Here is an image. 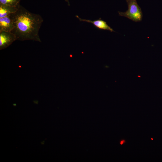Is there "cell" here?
Instances as JSON below:
<instances>
[{
	"instance_id": "6",
	"label": "cell",
	"mask_w": 162,
	"mask_h": 162,
	"mask_svg": "<svg viewBox=\"0 0 162 162\" xmlns=\"http://www.w3.org/2000/svg\"><path fill=\"white\" fill-rule=\"evenodd\" d=\"M19 7L0 4V18L7 16L16 12L18 10Z\"/></svg>"
},
{
	"instance_id": "2",
	"label": "cell",
	"mask_w": 162,
	"mask_h": 162,
	"mask_svg": "<svg viewBox=\"0 0 162 162\" xmlns=\"http://www.w3.org/2000/svg\"><path fill=\"white\" fill-rule=\"evenodd\" d=\"M126 1L128 9L125 12L118 11L119 15L127 17L135 22L141 21L143 16L142 13L136 0H126Z\"/></svg>"
},
{
	"instance_id": "5",
	"label": "cell",
	"mask_w": 162,
	"mask_h": 162,
	"mask_svg": "<svg viewBox=\"0 0 162 162\" xmlns=\"http://www.w3.org/2000/svg\"><path fill=\"white\" fill-rule=\"evenodd\" d=\"M14 28L13 20L10 14L0 18V31L11 32Z\"/></svg>"
},
{
	"instance_id": "8",
	"label": "cell",
	"mask_w": 162,
	"mask_h": 162,
	"mask_svg": "<svg viewBox=\"0 0 162 162\" xmlns=\"http://www.w3.org/2000/svg\"><path fill=\"white\" fill-rule=\"evenodd\" d=\"M124 140H122L120 144L121 145H122L123 143L124 142Z\"/></svg>"
},
{
	"instance_id": "9",
	"label": "cell",
	"mask_w": 162,
	"mask_h": 162,
	"mask_svg": "<svg viewBox=\"0 0 162 162\" xmlns=\"http://www.w3.org/2000/svg\"><path fill=\"white\" fill-rule=\"evenodd\" d=\"M66 1L68 2V5L70 6V4L69 2V0H66Z\"/></svg>"
},
{
	"instance_id": "7",
	"label": "cell",
	"mask_w": 162,
	"mask_h": 162,
	"mask_svg": "<svg viewBox=\"0 0 162 162\" xmlns=\"http://www.w3.org/2000/svg\"><path fill=\"white\" fill-rule=\"evenodd\" d=\"M21 0H0V4L19 7Z\"/></svg>"
},
{
	"instance_id": "1",
	"label": "cell",
	"mask_w": 162,
	"mask_h": 162,
	"mask_svg": "<svg viewBox=\"0 0 162 162\" xmlns=\"http://www.w3.org/2000/svg\"><path fill=\"white\" fill-rule=\"evenodd\" d=\"M14 28L11 32L17 40H32L41 42L39 31L43 22L42 16L32 13L20 5L18 10L10 14Z\"/></svg>"
},
{
	"instance_id": "3",
	"label": "cell",
	"mask_w": 162,
	"mask_h": 162,
	"mask_svg": "<svg viewBox=\"0 0 162 162\" xmlns=\"http://www.w3.org/2000/svg\"><path fill=\"white\" fill-rule=\"evenodd\" d=\"M16 40V36L11 32L0 31V50L6 48Z\"/></svg>"
},
{
	"instance_id": "4",
	"label": "cell",
	"mask_w": 162,
	"mask_h": 162,
	"mask_svg": "<svg viewBox=\"0 0 162 162\" xmlns=\"http://www.w3.org/2000/svg\"><path fill=\"white\" fill-rule=\"evenodd\" d=\"M76 17L80 21L85 22L92 24L95 27L98 29L108 30L111 32H115L112 28L107 24L106 21L101 20L100 18L98 20L92 21L81 19L77 15H76Z\"/></svg>"
}]
</instances>
